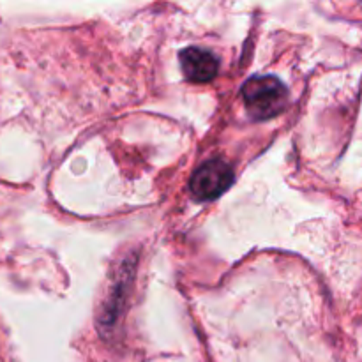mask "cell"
Here are the masks:
<instances>
[{
  "label": "cell",
  "instance_id": "cell-1",
  "mask_svg": "<svg viewBox=\"0 0 362 362\" xmlns=\"http://www.w3.org/2000/svg\"><path fill=\"white\" fill-rule=\"evenodd\" d=\"M243 99L247 113L255 120L278 117L288 103V90L276 76H253L244 83Z\"/></svg>",
  "mask_w": 362,
  "mask_h": 362
},
{
  "label": "cell",
  "instance_id": "cell-2",
  "mask_svg": "<svg viewBox=\"0 0 362 362\" xmlns=\"http://www.w3.org/2000/svg\"><path fill=\"white\" fill-rule=\"evenodd\" d=\"M233 182V170L223 159H211L198 166L191 177V193L202 202L221 197Z\"/></svg>",
  "mask_w": 362,
  "mask_h": 362
},
{
  "label": "cell",
  "instance_id": "cell-3",
  "mask_svg": "<svg viewBox=\"0 0 362 362\" xmlns=\"http://www.w3.org/2000/svg\"><path fill=\"white\" fill-rule=\"evenodd\" d=\"M180 67L184 76L193 83H209L219 71V60L211 49L187 46L180 52Z\"/></svg>",
  "mask_w": 362,
  "mask_h": 362
}]
</instances>
